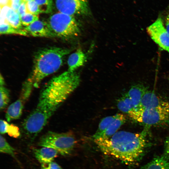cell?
<instances>
[{
    "label": "cell",
    "instance_id": "4dcf8cb0",
    "mask_svg": "<svg viewBox=\"0 0 169 169\" xmlns=\"http://www.w3.org/2000/svg\"><path fill=\"white\" fill-rule=\"evenodd\" d=\"M9 0H0L1 6L8 5Z\"/></svg>",
    "mask_w": 169,
    "mask_h": 169
},
{
    "label": "cell",
    "instance_id": "d6986e66",
    "mask_svg": "<svg viewBox=\"0 0 169 169\" xmlns=\"http://www.w3.org/2000/svg\"><path fill=\"white\" fill-rule=\"evenodd\" d=\"M0 132L1 135L7 133L10 136L15 138H18L20 136L18 127L2 120L0 121Z\"/></svg>",
    "mask_w": 169,
    "mask_h": 169
},
{
    "label": "cell",
    "instance_id": "ffe728a7",
    "mask_svg": "<svg viewBox=\"0 0 169 169\" xmlns=\"http://www.w3.org/2000/svg\"><path fill=\"white\" fill-rule=\"evenodd\" d=\"M0 33L1 34H17L24 36L28 35L24 28H17L6 23H0Z\"/></svg>",
    "mask_w": 169,
    "mask_h": 169
},
{
    "label": "cell",
    "instance_id": "484cf974",
    "mask_svg": "<svg viewBox=\"0 0 169 169\" xmlns=\"http://www.w3.org/2000/svg\"><path fill=\"white\" fill-rule=\"evenodd\" d=\"M22 1V0H9L8 5L17 12Z\"/></svg>",
    "mask_w": 169,
    "mask_h": 169
},
{
    "label": "cell",
    "instance_id": "9c48e42d",
    "mask_svg": "<svg viewBox=\"0 0 169 169\" xmlns=\"http://www.w3.org/2000/svg\"><path fill=\"white\" fill-rule=\"evenodd\" d=\"M146 29L153 41L169 53V34L163 25L161 18H158Z\"/></svg>",
    "mask_w": 169,
    "mask_h": 169
},
{
    "label": "cell",
    "instance_id": "7c38bea8",
    "mask_svg": "<svg viewBox=\"0 0 169 169\" xmlns=\"http://www.w3.org/2000/svg\"><path fill=\"white\" fill-rule=\"evenodd\" d=\"M6 23L18 29H23L20 17L8 5L1 7L0 23Z\"/></svg>",
    "mask_w": 169,
    "mask_h": 169
},
{
    "label": "cell",
    "instance_id": "8992f818",
    "mask_svg": "<svg viewBox=\"0 0 169 169\" xmlns=\"http://www.w3.org/2000/svg\"><path fill=\"white\" fill-rule=\"evenodd\" d=\"M128 116L133 120L146 125H162L169 123V108H139Z\"/></svg>",
    "mask_w": 169,
    "mask_h": 169
},
{
    "label": "cell",
    "instance_id": "5bb4252c",
    "mask_svg": "<svg viewBox=\"0 0 169 169\" xmlns=\"http://www.w3.org/2000/svg\"><path fill=\"white\" fill-rule=\"evenodd\" d=\"M126 121V117L123 114L118 113L114 115V118L107 129L101 137L98 139L110 138L117 132L118 130L125 123Z\"/></svg>",
    "mask_w": 169,
    "mask_h": 169
},
{
    "label": "cell",
    "instance_id": "4fadbf2b",
    "mask_svg": "<svg viewBox=\"0 0 169 169\" xmlns=\"http://www.w3.org/2000/svg\"><path fill=\"white\" fill-rule=\"evenodd\" d=\"M33 152L35 158L42 164V166L49 164L53 161L54 158L59 154L55 150L46 147L39 149H34Z\"/></svg>",
    "mask_w": 169,
    "mask_h": 169
},
{
    "label": "cell",
    "instance_id": "44dd1931",
    "mask_svg": "<svg viewBox=\"0 0 169 169\" xmlns=\"http://www.w3.org/2000/svg\"><path fill=\"white\" fill-rule=\"evenodd\" d=\"M5 81L3 78L0 79V109L3 110L8 105L10 97L9 90L4 86Z\"/></svg>",
    "mask_w": 169,
    "mask_h": 169
},
{
    "label": "cell",
    "instance_id": "1f68e13d",
    "mask_svg": "<svg viewBox=\"0 0 169 169\" xmlns=\"http://www.w3.org/2000/svg\"><path fill=\"white\" fill-rule=\"evenodd\" d=\"M22 1L25 2H26V3H27L28 1H32V0H22Z\"/></svg>",
    "mask_w": 169,
    "mask_h": 169
},
{
    "label": "cell",
    "instance_id": "7402d4cb",
    "mask_svg": "<svg viewBox=\"0 0 169 169\" xmlns=\"http://www.w3.org/2000/svg\"><path fill=\"white\" fill-rule=\"evenodd\" d=\"M15 149L7 141L6 139L1 134L0 136V152L8 154L17 160L15 155Z\"/></svg>",
    "mask_w": 169,
    "mask_h": 169
},
{
    "label": "cell",
    "instance_id": "5b68a950",
    "mask_svg": "<svg viewBox=\"0 0 169 169\" xmlns=\"http://www.w3.org/2000/svg\"><path fill=\"white\" fill-rule=\"evenodd\" d=\"M76 142L71 132L59 133L49 131L41 136L38 145L53 148L61 155L67 156L72 153Z\"/></svg>",
    "mask_w": 169,
    "mask_h": 169
},
{
    "label": "cell",
    "instance_id": "f546056e",
    "mask_svg": "<svg viewBox=\"0 0 169 169\" xmlns=\"http://www.w3.org/2000/svg\"><path fill=\"white\" fill-rule=\"evenodd\" d=\"M166 29L169 34V14L166 17Z\"/></svg>",
    "mask_w": 169,
    "mask_h": 169
},
{
    "label": "cell",
    "instance_id": "30bf717a",
    "mask_svg": "<svg viewBox=\"0 0 169 169\" xmlns=\"http://www.w3.org/2000/svg\"><path fill=\"white\" fill-rule=\"evenodd\" d=\"M162 108H169V102L161 98L153 92L146 91L137 109Z\"/></svg>",
    "mask_w": 169,
    "mask_h": 169
},
{
    "label": "cell",
    "instance_id": "ba28073f",
    "mask_svg": "<svg viewBox=\"0 0 169 169\" xmlns=\"http://www.w3.org/2000/svg\"><path fill=\"white\" fill-rule=\"evenodd\" d=\"M33 87L29 84H23L18 99L11 104L8 108L5 118L8 122L16 120L21 116L26 102L29 97Z\"/></svg>",
    "mask_w": 169,
    "mask_h": 169
},
{
    "label": "cell",
    "instance_id": "52a82bcc",
    "mask_svg": "<svg viewBox=\"0 0 169 169\" xmlns=\"http://www.w3.org/2000/svg\"><path fill=\"white\" fill-rule=\"evenodd\" d=\"M59 12L74 16L87 15L90 10L87 0H55Z\"/></svg>",
    "mask_w": 169,
    "mask_h": 169
},
{
    "label": "cell",
    "instance_id": "3957f363",
    "mask_svg": "<svg viewBox=\"0 0 169 169\" xmlns=\"http://www.w3.org/2000/svg\"><path fill=\"white\" fill-rule=\"evenodd\" d=\"M70 51V49L57 47L39 50L34 55L32 71L27 80L34 87L38 88L44 78L59 69L64 58Z\"/></svg>",
    "mask_w": 169,
    "mask_h": 169
},
{
    "label": "cell",
    "instance_id": "7a4b0ae2",
    "mask_svg": "<svg viewBox=\"0 0 169 169\" xmlns=\"http://www.w3.org/2000/svg\"><path fill=\"white\" fill-rule=\"evenodd\" d=\"M148 134L146 130L139 133L120 131L109 139L94 141L105 154L119 159L127 165H136L151 146Z\"/></svg>",
    "mask_w": 169,
    "mask_h": 169
},
{
    "label": "cell",
    "instance_id": "f1b7e54d",
    "mask_svg": "<svg viewBox=\"0 0 169 169\" xmlns=\"http://www.w3.org/2000/svg\"><path fill=\"white\" fill-rule=\"evenodd\" d=\"M47 167L49 169H63L59 165L54 161L48 164Z\"/></svg>",
    "mask_w": 169,
    "mask_h": 169
},
{
    "label": "cell",
    "instance_id": "d4e9b609",
    "mask_svg": "<svg viewBox=\"0 0 169 169\" xmlns=\"http://www.w3.org/2000/svg\"><path fill=\"white\" fill-rule=\"evenodd\" d=\"M26 6L28 13L36 15L40 13L38 6L34 0L27 2Z\"/></svg>",
    "mask_w": 169,
    "mask_h": 169
},
{
    "label": "cell",
    "instance_id": "2e32d148",
    "mask_svg": "<svg viewBox=\"0 0 169 169\" xmlns=\"http://www.w3.org/2000/svg\"><path fill=\"white\" fill-rule=\"evenodd\" d=\"M146 91L144 86L137 85L132 87L126 93L136 110L138 108L142 98Z\"/></svg>",
    "mask_w": 169,
    "mask_h": 169
},
{
    "label": "cell",
    "instance_id": "9a60e30c",
    "mask_svg": "<svg viewBox=\"0 0 169 169\" xmlns=\"http://www.w3.org/2000/svg\"><path fill=\"white\" fill-rule=\"evenodd\" d=\"M87 59L85 54L79 47L76 51L71 54L67 60L68 70L75 71L78 68L83 66Z\"/></svg>",
    "mask_w": 169,
    "mask_h": 169
},
{
    "label": "cell",
    "instance_id": "277c9868",
    "mask_svg": "<svg viewBox=\"0 0 169 169\" xmlns=\"http://www.w3.org/2000/svg\"><path fill=\"white\" fill-rule=\"evenodd\" d=\"M47 23L55 37L69 39L80 33L79 25L73 16L57 13L49 17Z\"/></svg>",
    "mask_w": 169,
    "mask_h": 169
},
{
    "label": "cell",
    "instance_id": "8fae6325",
    "mask_svg": "<svg viewBox=\"0 0 169 169\" xmlns=\"http://www.w3.org/2000/svg\"><path fill=\"white\" fill-rule=\"evenodd\" d=\"M23 28L28 35L33 36L47 38L55 37L47 22L38 20Z\"/></svg>",
    "mask_w": 169,
    "mask_h": 169
},
{
    "label": "cell",
    "instance_id": "4316f807",
    "mask_svg": "<svg viewBox=\"0 0 169 169\" xmlns=\"http://www.w3.org/2000/svg\"><path fill=\"white\" fill-rule=\"evenodd\" d=\"M17 12L20 17L28 13L26 6V3L22 1Z\"/></svg>",
    "mask_w": 169,
    "mask_h": 169
},
{
    "label": "cell",
    "instance_id": "6da1fadb",
    "mask_svg": "<svg viewBox=\"0 0 169 169\" xmlns=\"http://www.w3.org/2000/svg\"><path fill=\"white\" fill-rule=\"evenodd\" d=\"M79 75L69 70L52 78L41 90L35 109L24 120V131L34 137L42 130L49 118L79 85Z\"/></svg>",
    "mask_w": 169,
    "mask_h": 169
},
{
    "label": "cell",
    "instance_id": "e0dca14e",
    "mask_svg": "<svg viewBox=\"0 0 169 169\" xmlns=\"http://www.w3.org/2000/svg\"><path fill=\"white\" fill-rule=\"evenodd\" d=\"M141 169H169V159L163 156H156Z\"/></svg>",
    "mask_w": 169,
    "mask_h": 169
},
{
    "label": "cell",
    "instance_id": "83f0119b",
    "mask_svg": "<svg viewBox=\"0 0 169 169\" xmlns=\"http://www.w3.org/2000/svg\"><path fill=\"white\" fill-rule=\"evenodd\" d=\"M163 156L169 159V136L166 138L165 142Z\"/></svg>",
    "mask_w": 169,
    "mask_h": 169
},
{
    "label": "cell",
    "instance_id": "ac0fdd59",
    "mask_svg": "<svg viewBox=\"0 0 169 169\" xmlns=\"http://www.w3.org/2000/svg\"><path fill=\"white\" fill-rule=\"evenodd\" d=\"M117 104L118 109L128 115L136 110L134 105L126 93L123 95L118 100Z\"/></svg>",
    "mask_w": 169,
    "mask_h": 169
},
{
    "label": "cell",
    "instance_id": "603a6c76",
    "mask_svg": "<svg viewBox=\"0 0 169 169\" xmlns=\"http://www.w3.org/2000/svg\"><path fill=\"white\" fill-rule=\"evenodd\" d=\"M38 6L40 13H49L52 10V0H34Z\"/></svg>",
    "mask_w": 169,
    "mask_h": 169
},
{
    "label": "cell",
    "instance_id": "d6a6232c",
    "mask_svg": "<svg viewBox=\"0 0 169 169\" xmlns=\"http://www.w3.org/2000/svg\"><path fill=\"white\" fill-rule=\"evenodd\" d=\"M42 167H43V169H49L47 166L45 167L44 166H42Z\"/></svg>",
    "mask_w": 169,
    "mask_h": 169
},
{
    "label": "cell",
    "instance_id": "cb8c5ba5",
    "mask_svg": "<svg viewBox=\"0 0 169 169\" xmlns=\"http://www.w3.org/2000/svg\"><path fill=\"white\" fill-rule=\"evenodd\" d=\"M20 17L22 25L25 27L28 26L35 21L38 20V15L28 13H26Z\"/></svg>",
    "mask_w": 169,
    "mask_h": 169
}]
</instances>
